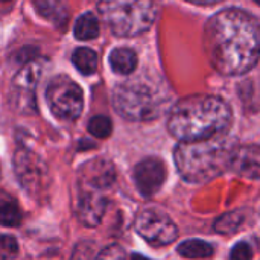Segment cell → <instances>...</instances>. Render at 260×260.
<instances>
[{
  "mask_svg": "<svg viewBox=\"0 0 260 260\" xmlns=\"http://www.w3.org/2000/svg\"><path fill=\"white\" fill-rule=\"evenodd\" d=\"M244 222H245V215L242 212H230V213L219 216L215 221L213 229L215 232L221 235H232V233H236L242 227Z\"/></svg>",
  "mask_w": 260,
  "mask_h": 260,
  "instance_id": "obj_19",
  "label": "cell"
},
{
  "mask_svg": "<svg viewBox=\"0 0 260 260\" xmlns=\"http://www.w3.org/2000/svg\"><path fill=\"white\" fill-rule=\"evenodd\" d=\"M236 146L225 134L210 139L181 142L174 151L175 166L187 183H207L227 169Z\"/></svg>",
  "mask_w": 260,
  "mask_h": 260,
  "instance_id": "obj_3",
  "label": "cell"
},
{
  "mask_svg": "<svg viewBox=\"0 0 260 260\" xmlns=\"http://www.w3.org/2000/svg\"><path fill=\"white\" fill-rule=\"evenodd\" d=\"M96 260H126L125 259V251L122 247L119 245H110L107 248H104L99 254Z\"/></svg>",
  "mask_w": 260,
  "mask_h": 260,
  "instance_id": "obj_24",
  "label": "cell"
},
{
  "mask_svg": "<svg viewBox=\"0 0 260 260\" xmlns=\"http://www.w3.org/2000/svg\"><path fill=\"white\" fill-rule=\"evenodd\" d=\"M47 104L52 113L62 120H76L84 110L82 88L69 76H55L46 90Z\"/></svg>",
  "mask_w": 260,
  "mask_h": 260,
  "instance_id": "obj_6",
  "label": "cell"
},
{
  "mask_svg": "<svg viewBox=\"0 0 260 260\" xmlns=\"http://www.w3.org/2000/svg\"><path fill=\"white\" fill-rule=\"evenodd\" d=\"M101 32V26H99V20L94 14L91 12H85L82 14L73 26V34L78 40H94Z\"/></svg>",
  "mask_w": 260,
  "mask_h": 260,
  "instance_id": "obj_15",
  "label": "cell"
},
{
  "mask_svg": "<svg viewBox=\"0 0 260 260\" xmlns=\"http://www.w3.org/2000/svg\"><path fill=\"white\" fill-rule=\"evenodd\" d=\"M178 254L186 259H206L213 254V247L200 239L184 241L178 245Z\"/></svg>",
  "mask_w": 260,
  "mask_h": 260,
  "instance_id": "obj_18",
  "label": "cell"
},
{
  "mask_svg": "<svg viewBox=\"0 0 260 260\" xmlns=\"http://www.w3.org/2000/svg\"><path fill=\"white\" fill-rule=\"evenodd\" d=\"M18 254V242L11 235L0 236V260H12Z\"/></svg>",
  "mask_w": 260,
  "mask_h": 260,
  "instance_id": "obj_22",
  "label": "cell"
},
{
  "mask_svg": "<svg viewBox=\"0 0 260 260\" xmlns=\"http://www.w3.org/2000/svg\"><path fill=\"white\" fill-rule=\"evenodd\" d=\"M232 125V110L215 96H189L171 110L168 129L181 142H193L225 134Z\"/></svg>",
  "mask_w": 260,
  "mask_h": 260,
  "instance_id": "obj_2",
  "label": "cell"
},
{
  "mask_svg": "<svg viewBox=\"0 0 260 260\" xmlns=\"http://www.w3.org/2000/svg\"><path fill=\"white\" fill-rule=\"evenodd\" d=\"M21 212L14 203H5L0 206V225L18 227L21 224Z\"/></svg>",
  "mask_w": 260,
  "mask_h": 260,
  "instance_id": "obj_21",
  "label": "cell"
},
{
  "mask_svg": "<svg viewBox=\"0 0 260 260\" xmlns=\"http://www.w3.org/2000/svg\"><path fill=\"white\" fill-rule=\"evenodd\" d=\"M88 131H90V134H93L98 139H107V137H110V134L113 131V123H111L110 117L99 114V116H94L90 119Z\"/></svg>",
  "mask_w": 260,
  "mask_h": 260,
  "instance_id": "obj_20",
  "label": "cell"
},
{
  "mask_svg": "<svg viewBox=\"0 0 260 260\" xmlns=\"http://www.w3.org/2000/svg\"><path fill=\"white\" fill-rule=\"evenodd\" d=\"M37 11L55 23H64L67 20V2L66 0H30Z\"/></svg>",
  "mask_w": 260,
  "mask_h": 260,
  "instance_id": "obj_14",
  "label": "cell"
},
{
  "mask_svg": "<svg viewBox=\"0 0 260 260\" xmlns=\"http://www.w3.org/2000/svg\"><path fill=\"white\" fill-rule=\"evenodd\" d=\"M107 209V198L104 192L79 187L76 203V216L85 227H96L101 224Z\"/></svg>",
  "mask_w": 260,
  "mask_h": 260,
  "instance_id": "obj_9",
  "label": "cell"
},
{
  "mask_svg": "<svg viewBox=\"0 0 260 260\" xmlns=\"http://www.w3.org/2000/svg\"><path fill=\"white\" fill-rule=\"evenodd\" d=\"M203 46L219 73L227 76L247 73L260 58L259 21L245 11L224 9L207 21Z\"/></svg>",
  "mask_w": 260,
  "mask_h": 260,
  "instance_id": "obj_1",
  "label": "cell"
},
{
  "mask_svg": "<svg viewBox=\"0 0 260 260\" xmlns=\"http://www.w3.org/2000/svg\"><path fill=\"white\" fill-rule=\"evenodd\" d=\"M189 3H193V5H201V6H210V5H215V3H219L222 0H187Z\"/></svg>",
  "mask_w": 260,
  "mask_h": 260,
  "instance_id": "obj_25",
  "label": "cell"
},
{
  "mask_svg": "<svg viewBox=\"0 0 260 260\" xmlns=\"http://www.w3.org/2000/svg\"><path fill=\"white\" fill-rule=\"evenodd\" d=\"M6 2H11V0H0V3H6Z\"/></svg>",
  "mask_w": 260,
  "mask_h": 260,
  "instance_id": "obj_27",
  "label": "cell"
},
{
  "mask_svg": "<svg viewBox=\"0 0 260 260\" xmlns=\"http://www.w3.org/2000/svg\"><path fill=\"white\" fill-rule=\"evenodd\" d=\"M230 169L247 178H260V146L251 145L236 148Z\"/></svg>",
  "mask_w": 260,
  "mask_h": 260,
  "instance_id": "obj_12",
  "label": "cell"
},
{
  "mask_svg": "<svg viewBox=\"0 0 260 260\" xmlns=\"http://www.w3.org/2000/svg\"><path fill=\"white\" fill-rule=\"evenodd\" d=\"M41 72H43V66L40 61L37 59H30L27 61L23 69L18 72L17 78H15V84L17 87H20L21 90H27V88H34L38 81H40V76H41Z\"/></svg>",
  "mask_w": 260,
  "mask_h": 260,
  "instance_id": "obj_16",
  "label": "cell"
},
{
  "mask_svg": "<svg viewBox=\"0 0 260 260\" xmlns=\"http://www.w3.org/2000/svg\"><path fill=\"white\" fill-rule=\"evenodd\" d=\"M114 180H116L114 166L104 158H96L88 161L82 168L79 177V187L105 192L113 186Z\"/></svg>",
  "mask_w": 260,
  "mask_h": 260,
  "instance_id": "obj_10",
  "label": "cell"
},
{
  "mask_svg": "<svg viewBox=\"0 0 260 260\" xmlns=\"http://www.w3.org/2000/svg\"><path fill=\"white\" fill-rule=\"evenodd\" d=\"M254 2H256V3H257V5L260 6V0H254Z\"/></svg>",
  "mask_w": 260,
  "mask_h": 260,
  "instance_id": "obj_28",
  "label": "cell"
},
{
  "mask_svg": "<svg viewBox=\"0 0 260 260\" xmlns=\"http://www.w3.org/2000/svg\"><path fill=\"white\" fill-rule=\"evenodd\" d=\"M15 169L17 175L23 184V187L35 189L40 184V180L44 175V166L40 161V158L27 151V149H18L15 154Z\"/></svg>",
  "mask_w": 260,
  "mask_h": 260,
  "instance_id": "obj_11",
  "label": "cell"
},
{
  "mask_svg": "<svg viewBox=\"0 0 260 260\" xmlns=\"http://www.w3.org/2000/svg\"><path fill=\"white\" fill-rule=\"evenodd\" d=\"M113 105L123 119L146 122L161 114L163 101L152 87L140 81H126L114 88Z\"/></svg>",
  "mask_w": 260,
  "mask_h": 260,
  "instance_id": "obj_5",
  "label": "cell"
},
{
  "mask_svg": "<svg viewBox=\"0 0 260 260\" xmlns=\"http://www.w3.org/2000/svg\"><path fill=\"white\" fill-rule=\"evenodd\" d=\"M98 11L117 37H137L155 20L154 0H99Z\"/></svg>",
  "mask_w": 260,
  "mask_h": 260,
  "instance_id": "obj_4",
  "label": "cell"
},
{
  "mask_svg": "<svg viewBox=\"0 0 260 260\" xmlns=\"http://www.w3.org/2000/svg\"><path fill=\"white\" fill-rule=\"evenodd\" d=\"M166 180V168L161 160L149 157L142 160L134 169V183L143 197L155 195Z\"/></svg>",
  "mask_w": 260,
  "mask_h": 260,
  "instance_id": "obj_8",
  "label": "cell"
},
{
  "mask_svg": "<svg viewBox=\"0 0 260 260\" xmlns=\"http://www.w3.org/2000/svg\"><path fill=\"white\" fill-rule=\"evenodd\" d=\"M134 225L136 232L154 247L169 245L178 236L175 222L166 213L158 210H143L136 218Z\"/></svg>",
  "mask_w": 260,
  "mask_h": 260,
  "instance_id": "obj_7",
  "label": "cell"
},
{
  "mask_svg": "<svg viewBox=\"0 0 260 260\" xmlns=\"http://www.w3.org/2000/svg\"><path fill=\"white\" fill-rule=\"evenodd\" d=\"M131 260H149L148 257H145V256H142V254H134Z\"/></svg>",
  "mask_w": 260,
  "mask_h": 260,
  "instance_id": "obj_26",
  "label": "cell"
},
{
  "mask_svg": "<svg viewBox=\"0 0 260 260\" xmlns=\"http://www.w3.org/2000/svg\"><path fill=\"white\" fill-rule=\"evenodd\" d=\"M72 61L84 75H93L98 70V53L90 47H78L72 55Z\"/></svg>",
  "mask_w": 260,
  "mask_h": 260,
  "instance_id": "obj_17",
  "label": "cell"
},
{
  "mask_svg": "<svg viewBox=\"0 0 260 260\" xmlns=\"http://www.w3.org/2000/svg\"><path fill=\"white\" fill-rule=\"evenodd\" d=\"M110 66L119 75H129L137 67V55L129 47H117L110 53Z\"/></svg>",
  "mask_w": 260,
  "mask_h": 260,
  "instance_id": "obj_13",
  "label": "cell"
},
{
  "mask_svg": "<svg viewBox=\"0 0 260 260\" xmlns=\"http://www.w3.org/2000/svg\"><path fill=\"white\" fill-rule=\"evenodd\" d=\"M230 260H253V250L247 242H238L232 251Z\"/></svg>",
  "mask_w": 260,
  "mask_h": 260,
  "instance_id": "obj_23",
  "label": "cell"
}]
</instances>
